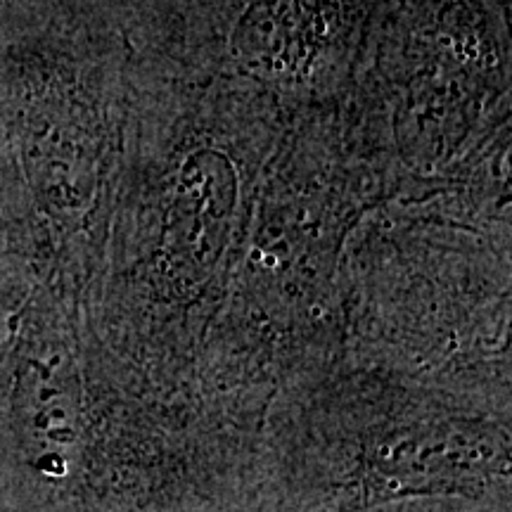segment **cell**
Here are the masks:
<instances>
[{
    "label": "cell",
    "mask_w": 512,
    "mask_h": 512,
    "mask_svg": "<svg viewBox=\"0 0 512 512\" xmlns=\"http://www.w3.org/2000/svg\"><path fill=\"white\" fill-rule=\"evenodd\" d=\"M136 36L98 3L0 57V221L31 280L81 304L124 159Z\"/></svg>",
    "instance_id": "3957f363"
},
{
    "label": "cell",
    "mask_w": 512,
    "mask_h": 512,
    "mask_svg": "<svg viewBox=\"0 0 512 512\" xmlns=\"http://www.w3.org/2000/svg\"><path fill=\"white\" fill-rule=\"evenodd\" d=\"M363 512H508L496 505L467 501V498H411V501L384 503Z\"/></svg>",
    "instance_id": "52a82bcc"
},
{
    "label": "cell",
    "mask_w": 512,
    "mask_h": 512,
    "mask_svg": "<svg viewBox=\"0 0 512 512\" xmlns=\"http://www.w3.org/2000/svg\"><path fill=\"white\" fill-rule=\"evenodd\" d=\"M5 332V330H3ZM3 332H0V339H3Z\"/></svg>",
    "instance_id": "9c48e42d"
},
{
    "label": "cell",
    "mask_w": 512,
    "mask_h": 512,
    "mask_svg": "<svg viewBox=\"0 0 512 512\" xmlns=\"http://www.w3.org/2000/svg\"><path fill=\"white\" fill-rule=\"evenodd\" d=\"M275 95L164 36L136 38L124 159L88 323L124 366L169 394L252 389L290 354L285 261L261 216L275 147L297 117Z\"/></svg>",
    "instance_id": "6da1fadb"
},
{
    "label": "cell",
    "mask_w": 512,
    "mask_h": 512,
    "mask_svg": "<svg viewBox=\"0 0 512 512\" xmlns=\"http://www.w3.org/2000/svg\"><path fill=\"white\" fill-rule=\"evenodd\" d=\"M387 0H183L162 34L294 110L354 88Z\"/></svg>",
    "instance_id": "5b68a950"
},
{
    "label": "cell",
    "mask_w": 512,
    "mask_h": 512,
    "mask_svg": "<svg viewBox=\"0 0 512 512\" xmlns=\"http://www.w3.org/2000/svg\"><path fill=\"white\" fill-rule=\"evenodd\" d=\"M31 285L34 280L12 249L8 230L0 221V330H5L12 311L22 304Z\"/></svg>",
    "instance_id": "8992f818"
},
{
    "label": "cell",
    "mask_w": 512,
    "mask_h": 512,
    "mask_svg": "<svg viewBox=\"0 0 512 512\" xmlns=\"http://www.w3.org/2000/svg\"><path fill=\"white\" fill-rule=\"evenodd\" d=\"M358 79L380 102L403 183L446 176L508 133L510 0H387Z\"/></svg>",
    "instance_id": "277c9868"
},
{
    "label": "cell",
    "mask_w": 512,
    "mask_h": 512,
    "mask_svg": "<svg viewBox=\"0 0 512 512\" xmlns=\"http://www.w3.org/2000/svg\"><path fill=\"white\" fill-rule=\"evenodd\" d=\"M79 302L34 283L0 339L8 512H261L254 446L164 422Z\"/></svg>",
    "instance_id": "7a4b0ae2"
},
{
    "label": "cell",
    "mask_w": 512,
    "mask_h": 512,
    "mask_svg": "<svg viewBox=\"0 0 512 512\" xmlns=\"http://www.w3.org/2000/svg\"><path fill=\"white\" fill-rule=\"evenodd\" d=\"M0 512H8V510H5V508H3V503H0Z\"/></svg>",
    "instance_id": "ba28073f"
}]
</instances>
